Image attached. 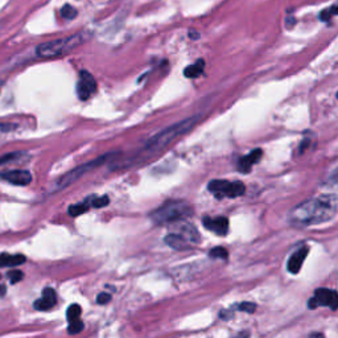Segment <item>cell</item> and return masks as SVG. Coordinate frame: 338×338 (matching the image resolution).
<instances>
[{
	"mask_svg": "<svg viewBox=\"0 0 338 338\" xmlns=\"http://www.w3.org/2000/svg\"><path fill=\"white\" fill-rule=\"evenodd\" d=\"M110 300H111V295H110V293H101V295H98L97 297V303L102 305L107 304Z\"/></svg>",
	"mask_w": 338,
	"mask_h": 338,
	"instance_id": "27",
	"label": "cell"
},
{
	"mask_svg": "<svg viewBox=\"0 0 338 338\" xmlns=\"http://www.w3.org/2000/svg\"><path fill=\"white\" fill-rule=\"evenodd\" d=\"M307 255H308V247H303L291 256L290 260H288V264H287V268H288L291 274H297L301 270V266L304 263Z\"/></svg>",
	"mask_w": 338,
	"mask_h": 338,
	"instance_id": "14",
	"label": "cell"
},
{
	"mask_svg": "<svg viewBox=\"0 0 338 338\" xmlns=\"http://www.w3.org/2000/svg\"><path fill=\"white\" fill-rule=\"evenodd\" d=\"M81 312H82V309H81V307H79V305L73 304L72 307H69L68 312H66L69 323H73V321H77V320H79Z\"/></svg>",
	"mask_w": 338,
	"mask_h": 338,
	"instance_id": "20",
	"label": "cell"
},
{
	"mask_svg": "<svg viewBox=\"0 0 338 338\" xmlns=\"http://www.w3.org/2000/svg\"><path fill=\"white\" fill-rule=\"evenodd\" d=\"M1 288H3V287H0V290H1Z\"/></svg>",
	"mask_w": 338,
	"mask_h": 338,
	"instance_id": "33",
	"label": "cell"
},
{
	"mask_svg": "<svg viewBox=\"0 0 338 338\" xmlns=\"http://www.w3.org/2000/svg\"><path fill=\"white\" fill-rule=\"evenodd\" d=\"M82 331H83V323H82V321L77 320V321L69 323V328H68L69 335H78L79 332H82Z\"/></svg>",
	"mask_w": 338,
	"mask_h": 338,
	"instance_id": "23",
	"label": "cell"
},
{
	"mask_svg": "<svg viewBox=\"0 0 338 338\" xmlns=\"http://www.w3.org/2000/svg\"><path fill=\"white\" fill-rule=\"evenodd\" d=\"M337 98H338V94H337Z\"/></svg>",
	"mask_w": 338,
	"mask_h": 338,
	"instance_id": "34",
	"label": "cell"
},
{
	"mask_svg": "<svg viewBox=\"0 0 338 338\" xmlns=\"http://www.w3.org/2000/svg\"><path fill=\"white\" fill-rule=\"evenodd\" d=\"M95 91H97V82H95L94 77L87 70H81L79 79L77 82V95L79 99L87 101Z\"/></svg>",
	"mask_w": 338,
	"mask_h": 338,
	"instance_id": "8",
	"label": "cell"
},
{
	"mask_svg": "<svg viewBox=\"0 0 338 338\" xmlns=\"http://www.w3.org/2000/svg\"><path fill=\"white\" fill-rule=\"evenodd\" d=\"M89 37H90V34L87 32H79V33H75L73 36H69V37L42 42L36 48V53H37L38 57H44V58L64 56L66 53L72 52L73 49H75L77 46L82 45Z\"/></svg>",
	"mask_w": 338,
	"mask_h": 338,
	"instance_id": "3",
	"label": "cell"
},
{
	"mask_svg": "<svg viewBox=\"0 0 338 338\" xmlns=\"http://www.w3.org/2000/svg\"><path fill=\"white\" fill-rule=\"evenodd\" d=\"M192 207L188 202H185V201H168L151 213V219L158 225L173 223V222L182 221L184 218L192 215Z\"/></svg>",
	"mask_w": 338,
	"mask_h": 338,
	"instance_id": "4",
	"label": "cell"
},
{
	"mask_svg": "<svg viewBox=\"0 0 338 338\" xmlns=\"http://www.w3.org/2000/svg\"><path fill=\"white\" fill-rule=\"evenodd\" d=\"M0 178L8 181L13 185H19V186H25L29 185L32 181V174L28 170L23 169H16V170H7V172L0 173Z\"/></svg>",
	"mask_w": 338,
	"mask_h": 338,
	"instance_id": "9",
	"label": "cell"
},
{
	"mask_svg": "<svg viewBox=\"0 0 338 338\" xmlns=\"http://www.w3.org/2000/svg\"><path fill=\"white\" fill-rule=\"evenodd\" d=\"M327 305L333 311L338 309V293L327 288H321L315 292V296L309 300V308L315 309L317 307Z\"/></svg>",
	"mask_w": 338,
	"mask_h": 338,
	"instance_id": "7",
	"label": "cell"
},
{
	"mask_svg": "<svg viewBox=\"0 0 338 338\" xmlns=\"http://www.w3.org/2000/svg\"><path fill=\"white\" fill-rule=\"evenodd\" d=\"M24 262H25L24 255H9V254H1L0 255V267L20 266Z\"/></svg>",
	"mask_w": 338,
	"mask_h": 338,
	"instance_id": "17",
	"label": "cell"
},
{
	"mask_svg": "<svg viewBox=\"0 0 338 338\" xmlns=\"http://www.w3.org/2000/svg\"><path fill=\"white\" fill-rule=\"evenodd\" d=\"M89 206H90V203L87 202V201L82 203H77V205H72V206H69L68 213L72 215V217H78V215L86 213Z\"/></svg>",
	"mask_w": 338,
	"mask_h": 338,
	"instance_id": "18",
	"label": "cell"
},
{
	"mask_svg": "<svg viewBox=\"0 0 338 338\" xmlns=\"http://www.w3.org/2000/svg\"><path fill=\"white\" fill-rule=\"evenodd\" d=\"M198 122V117H190L186 118L184 121L178 122L176 124H172L167 127L166 130H163L162 132H159L155 136H152L148 142L146 143V146L143 147V150L138 155V159L139 162L142 160H146L148 158H152L159 152H162L164 148L169 146V144L174 142L176 139H178L180 136L185 135L186 132H189L194 127L195 124Z\"/></svg>",
	"mask_w": 338,
	"mask_h": 338,
	"instance_id": "2",
	"label": "cell"
},
{
	"mask_svg": "<svg viewBox=\"0 0 338 338\" xmlns=\"http://www.w3.org/2000/svg\"><path fill=\"white\" fill-rule=\"evenodd\" d=\"M263 156V151L258 148V150L251 151L247 156H243V158L239 159V162H238V169H239V172L242 173H248L251 170V168L255 166L256 163L259 162L260 159Z\"/></svg>",
	"mask_w": 338,
	"mask_h": 338,
	"instance_id": "12",
	"label": "cell"
},
{
	"mask_svg": "<svg viewBox=\"0 0 338 338\" xmlns=\"http://www.w3.org/2000/svg\"><path fill=\"white\" fill-rule=\"evenodd\" d=\"M338 210V197L324 194L301 202L291 210L288 219L291 225L305 227L331 221Z\"/></svg>",
	"mask_w": 338,
	"mask_h": 338,
	"instance_id": "1",
	"label": "cell"
},
{
	"mask_svg": "<svg viewBox=\"0 0 338 338\" xmlns=\"http://www.w3.org/2000/svg\"><path fill=\"white\" fill-rule=\"evenodd\" d=\"M185 239V241L190 242V243H198L199 242V234L198 231L193 227L188 222L177 221L174 223V233Z\"/></svg>",
	"mask_w": 338,
	"mask_h": 338,
	"instance_id": "10",
	"label": "cell"
},
{
	"mask_svg": "<svg viewBox=\"0 0 338 338\" xmlns=\"http://www.w3.org/2000/svg\"><path fill=\"white\" fill-rule=\"evenodd\" d=\"M114 156H115L114 152H109V154L103 155L101 158L94 159V160H91V162L85 163L82 166H79L77 167V168L72 169V170H69L68 173H65L64 176H61L60 178L56 181V189H64L66 188V186H69V185H72L73 182H75V181L79 180L81 177L85 176L86 173L94 170L98 167L103 166L107 160L113 159Z\"/></svg>",
	"mask_w": 338,
	"mask_h": 338,
	"instance_id": "5",
	"label": "cell"
},
{
	"mask_svg": "<svg viewBox=\"0 0 338 338\" xmlns=\"http://www.w3.org/2000/svg\"><path fill=\"white\" fill-rule=\"evenodd\" d=\"M166 243L168 244L169 247L174 248V250H185V248H188V241H185L184 238L180 237V235H177V234H168L166 237Z\"/></svg>",
	"mask_w": 338,
	"mask_h": 338,
	"instance_id": "15",
	"label": "cell"
},
{
	"mask_svg": "<svg viewBox=\"0 0 338 338\" xmlns=\"http://www.w3.org/2000/svg\"><path fill=\"white\" fill-rule=\"evenodd\" d=\"M338 15V5H332L331 8H327V9H324L321 13H320V20L321 21H329V20L333 17V16Z\"/></svg>",
	"mask_w": 338,
	"mask_h": 338,
	"instance_id": "19",
	"label": "cell"
},
{
	"mask_svg": "<svg viewBox=\"0 0 338 338\" xmlns=\"http://www.w3.org/2000/svg\"><path fill=\"white\" fill-rule=\"evenodd\" d=\"M91 206L93 207H105L109 205L110 199L107 195H102V197H94V198H91Z\"/></svg>",
	"mask_w": 338,
	"mask_h": 338,
	"instance_id": "22",
	"label": "cell"
},
{
	"mask_svg": "<svg viewBox=\"0 0 338 338\" xmlns=\"http://www.w3.org/2000/svg\"><path fill=\"white\" fill-rule=\"evenodd\" d=\"M207 189L210 190L217 198H237L246 192V186L241 181H227V180H213L209 182Z\"/></svg>",
	"mask_w": 338,
	"mask_h": 338,
	"instance_id": "6",
	"label": "cell"
},
{
	"mask_svg": "<svg viewBox=\"0 0 338 338\" xmlns=\"http://www.w3.org/2000/svg\"><path fill=\"white\" fill-rule=\"evenodd\" d=\"M295 23H296V20H295V17H292V16H288V17H287L286 25L288 26V28H291V26H292Z\"/></svg>",
	"mask_w": 338,
	"mask_h": 338,
	"instance_id": "30",
	"label": "cell"
},
{
	"mask_svg": "<svg viewBox=\"0 0 338 338\" xmlns=\"http://www.w3.org/2000/svg\"><path fill=\"white\" fill-rule=\"evenodd\" d=\"M203 226L218 235H226L229 231V219L225 217L203 218Z\"/></svg>",
	"mask_w": 338,
	"mask_h": 338,
	"instance_id": "11",
	"label": "cell"
},
{
	"mask_svg": "<svg viewBox=\"0 0 338 338\" xmlns=\"http://www.w3.org/2000/svg\"><path fill=\"white\" fill-rule=\"evenodd\" d=\"M20 155H21L20 152H11V154H5L4 156L0 158V166H3V164H5V163L11 162V160H13V159H17Z\"/></svg>",
	"mask_w": 338,
	"mask_h": 338,
	"instance_id": "25",
	"label": "cell"
},
{
	"mask_svg": "<svg viewBox=\"0 0 338 338\" xmlns=\"http://www.w3.org/2000/svg\"><path fill=\"white\" fill-rule=\"evenodd\" d=\"M203 69H205V61L198 60L195 61L194 64L189 65V66L185 68L184 75L186 78H197V77L202 74Z\"/></svg>",
	"mask_w": 338,
	"mask_h": 338,
	"instance_id": "16",
	"label": "cell"
},
{
	"mask_svg": "<svg viewBox=\"0 0 338 338\" xmlns=\"http://www.w3.org/2000/svg\"><path fill=\"white\" fill-rule=\"evenodd\" d=\"M189 36H190V38H193V40H194V38H198L199 34L197 33V32H195V33H194V32H190V33H189Z\"/></svg>",
	"mask_w": 338,
	"mask_h": 338,
	"instance_id": "31",
	"label": "cell"
},
{
	"mask_svg": "<svg viewBox=\"0 0 338 338\" xmlns=\"http://www.w3.org/2000/svg\"><path fill=\"white\" fill-rule=\"evenodd\" d=\"M8 278H9L11 283H13V284H15V283L20 282V280L24 278V275H23V272H21V271H11V272L8 274Z\"/></svg>",
	"mask_w": 338,
	"mask_h": 338,
	"instance_id": "26",
	"label": "cell"
},
{
	"mask_svg": "<svg viewBox=\"0 0 338 338\" xmlns=\"http://www.w3.org/2000/svg\"><path fill=\"white\" fill-rule=\"evenodd\" d=\"M211 258H218V259H226L227 258V251L222 247H215L210 251Z\"/></svg>",
	"mask_w": 338,
	"mask_h": 338,
	"instance_id": "24",
	"label": "cell"
},
{
	"mask_svg": "<svg viewBox=\"0 0 338 338\" xmlns=\"http://www.w3.org/2000/svg\"><path fill=\"white\" fill-rule=\"evenodd\" d=\"M16 127H17V126L12 123H0V130L3 132H9L11 130H15Z\"/></svg>",
	"mask_w": 338,
	"mask_h": 338,
	"instance_id": "29",
	"label": "cell"
},
{
	"mask_svg": "<svg viewBox=\"0 0 338 338\" xmlns=\"http://www.w3.org/2000/svg\"><path fill=\"white\" fill-rule=\"evenodd\" d=\"M309 338H324V336L323 335H313V336H311Z\"/></svg>",
	"mask_w": 338,
	"mask_h": 338,
	"instance_id": "32",
	"label": "cell"
},
{
	"mask_svg": "<svg viewBox=\"0 0 338 338\" xmlns=\"http://www.w3.org/2000/svg\"><path fill=\"white\" fill-rule=\"evenodd\" d=\"M239 309L244 311V312L251 313L255 311V304H252V303H243V304L239 305Z\"/></svg>",
	"mask_w": 338,
	"mask_h": 338,
	"instance_id": "28",
	"label": "cell"
},
{
	"mask_svg": "<svg viewBox=\"0 0 338 338\" xmlns=\"http://www.w3.org/2000/svg\"><path fill=\"white\" fill-rule=\"evenodd\" d=\"M61 16L65 17V19H75V16H77V9H75L73 5H69V4H65L64 7L61 8Z\"/></svg>",
	"mask_w": 338,
	"mask_h": 338,
	"instance_id": "21",
	"label": "cell"
},
{
	"mask_svg": "<svg viewBox=\"0 0 338 338\" xmlns=\"http://www.w3.org/2000/svg\"><path fill=\"white\" fill-rule=\"evenodd\" d=\"M57 303V295L56 291L53 288H45L42 291V297L40 300L34 303V308L38 311H48L52 307H54Z\"/></svg>",
	"mask_w": 338,
	"mask_h": 338,
	"instance_id": "13",
	"label": "cell"
}]
</instances>
